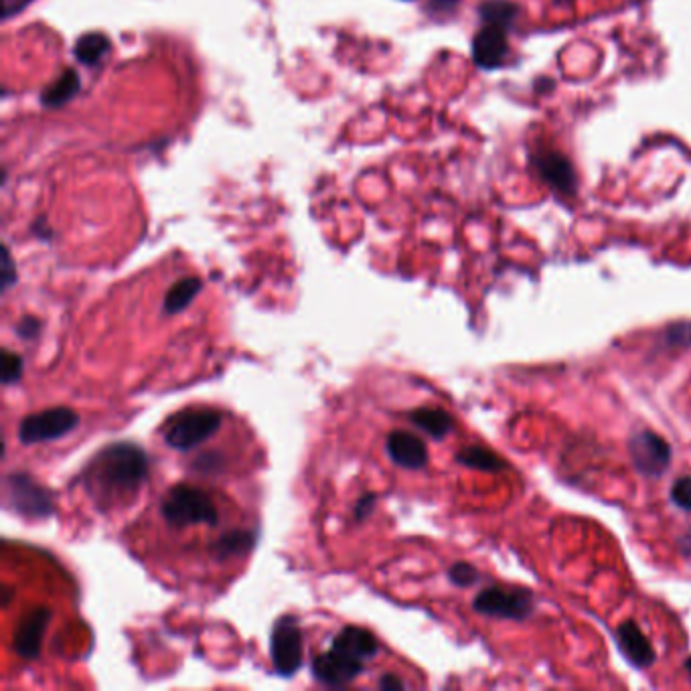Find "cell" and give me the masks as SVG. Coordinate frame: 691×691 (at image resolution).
Returning a JSON list of instances; mask_svg holds the SVG:
<instances>
[{
    "mask_svg": "<svg viewBox=\"0 0 691 691\" xmlns=\"http://www.w3.org/2000/svg\"><path fill=\"white\" fill-rule=\"evenodd\" d=\"M148 477L146 452L130 442L106 446L86 471V487L92 495L120 499L134 495Z\"/></svg>",
    "mask_w": 691,
    "mask_h": 691,
    "instance_id": "6da1fadb",
    "label": "cell"
},
{
    "mask_svg": "<svg viewBox=\"0 0 691 691\" xmlns=\"http://www.w3.org/2000/svg\"><path fill=\"white\" fill-rule=\"evenodd\" d=\"M161 513L165 521L175 527H187V525H199V523L217 525L219 521L215 503L209 497V493L191 485L173 487L161 503Z\"/></svg>",
    "mask_w": 691,
    "mask_h": 691,
    "instance_id": "7a4b0ae2",
    "label": "cell"
},
{
    "mask_svg": "<svg viewBox=\"0 0 691 691\" xmlns=\"http://www.w3.org/2000/svg\"><path fill=\"white\" fill-rule=\"evenodd\" d=\"M533 606L535 600L529 590L505 586H489L473 600V608L479 614L507 621H525L533 612Z\"/></svg>",
    "mask_w": 691,
    "mask_h": 691,
    "instance_id": "3957f363",
    "label": "cell"
},
{
    "mask_svg": "<svg viewBox=\"0 0 691 691\" xmlns=\"http://www.w3.org/2000/svg\"><path fill=\"white\" fill-rule=\"evenodd\" d=\"M223 424V416L215 410H189L173 418L165 432V442L175 450H191L209 440Z\"/></svg>",
    "mask_w": 691,
    "mask_h": 691,
    "instance_id": "277c9868",
    "label": "cell"
},
{
    "mask_svg": "<svg viewBox=\"0 0 691 691\" xmlns=\"http://www.w3.org/2000/svg\"><path fill=\"white\" fill-rule=\"evenodd\" d=\"M302 631L292 614L280 617L272 629L270 655L278 675L292 677L302 667Z\"/></svg>",
    "mask_w": 691,
    "mask_h": 691,
    "instance_id": "5b68a950",
    "label": "cell"
},
{
    "mask_svg": "<svg viewBox=\"0 0 691 691\" xmlns=\"http://www.w3.org/2000/svg\"><path fill=\"white\" fill-rule=\"evenodd\" d=\"M7 499L19 515L33 519H45L55 509L53 493L27 473H11L7 477Z\"/></svg>",
    "mask_w": 691,
    "mask_h": 691,
    "instance_id": "8992f818",
    "label": "cell"
},
{
    "mask_svg": "<svg viewBox=\"0 0 691 691\" xmlns=\"http://www.w3.org/2000/svg\"><path fill=\"white\" fill-rule=\"evenodd\" d=\"M80 424V416L71 408H49L27 416L19 424V438L23 444H39L63 438Z\"/></svg>",
    "mask_w": 691,
    "mask_h": 691,
    "instance_id": "52a82bcc",
    "label": "cell"
},
{
    "mask_svg": "<svg viewBox=\"0 0 691 691\" xmlns=\"http://www.w3.org/2000/svg\"><path fill=\"white\" fill-rule=\"evenodd\" d=\"M629 454L643 477H661L671 463V446L657 432L643 430L629 440Z\"/></svg>",
    "mask_w": 691,
    "mask_h": 691,
    "instance_id": "ba28073f",
    "label": "cell"
},
{
    "mask_svg": "<svg viewBox=\"0 0 691 691\" xmlns=\"http://www.w3.org/2000/svg\"><path fill=\"white\" fill-rule=\"evenodd\" d=\"M531 163L540 179L560 195L572 197L578 189L576 171L568 157L558 150H540L531 157Z\"/></svg>",
    "mask_w": 691,
    "mask_h": 691,
    "instance_id": "9c48e42d",
    "label": "cell"
},
{
    "mask_svg": "<svg viewBox=\"0 0 691 691\" xmlns=\"http://www.w3.org/2000/svg\"><path fill=\"white\" fill-rule=\"evenodd\" d=\"M507 27L483 23L473 39V61L481 69H497L503 65L509 53V39Z\"/></svg>",
    "mask_w": 691,
    "mask_h": 691,
    "instance_id": "30bf717a",
    "label": "cell"
},
{
    "mask_svg": "<svg viewBox=\"0 0 691 691\" xmlns=\"http://www.w3.org/2000/svg\"><path fill=\"white\" fill-rule=\"evenodd\" d=\"M51 621V612L47 608H37L29 612L19 625L15 633V653L25 659L33 661L41 653V641L45 635V627Z\"/></svg>",
    "mask_w": 691,
    "mask_h": 691,
    "instance_id": "8fae6325",
    "label": "cell"
},
{
    "mask_svg": "<svg viewBox=\"0 0 691 691\" xmlns=\"http://www.w3.org/2000/svg\"><path fill=\"white\" fill-rule=\"evenodd\" d=\"M331 651H335L337 655H341L343 659L351 663L363 665L367 659L375 657L377 641L367 629L349 625L337 633V637L333 639Z\"/></svg>",
    "mask_w": 691,
    "mask_h": 691,
    "instance_id": "7c38bea8",
    "label": "cell"
},
{
    "mask_svg": "<svg viewBox=\"0 0 691 691\" xmlns=\"http://www.w3.org/2000/svg\"><path fill=\"white\" fill-rule=\"evenodd\" d=\"M386 448L394 463L404 469L416 471V469L426 467L428 463L426 444L422 442V438H418L412 432H404V430L392 432L386 440Z\"/></svg>",
    "mask_w": 691,
    "mask_h": 691,
    "instance_id": "4fadbf2b",
    "label": "cell"
},
{
    "mask_svg": "<svg viewBox=\"0 0 691 691\" xmlns=\"http://www.w3.org/2000/svg\"><path fill=\"white\" fill-rule=\"evenodd\" d=\"M617 643L631 665L645 669L655 663V649L635 621H625L617 629Z\"/></svg>",
    "mask_w": 691,
    "mask_h": 691,
    "instance_id": "5bb4252c",
    "label": "cell"
},
{
    "mask_svg": "<svg viewBox=\"0 0 691 691\" xmlns=\"http://www.w3.org/2000/svg\"><path fill=\"white\" fill-rule=\"evenodd\" d=\"M361 671H363V665H355V663L339 657L331 649L313 661V675L321 683L333 685V687L353 681L357 675H361Z\"/></svg>",
    "mask_w": 691,
    "mask_h": 691,
    "instance_id": "9a60e30c",
    "label": "cell"
},
{
    "mask_svg": "<svg viewBox=\"0 0 691 691\" xmlns=\"http://www.w3.org/2000/svg\"><path fill=\"white\" fill-rule=\"evenodd\" d=\"M410 420L414 426H418L420 430H424L428 436L436 440H442L454 428L452 416L440 408H418L410 414Z\"/></svg>",
    "mask_w": 691,
    "mask_h": 691,
    "instance_id": "2e32d148",
    "label": "cell"
},
{
    "mask_svg": "<svg viewBox=\"0 0 691 691\" xmlns=\"http://www.w3.org/2000/svg\"><path fill=\"white\" fill-rule=\"evenodd\" d=\"M256 537H258L256 531H248V529L229 531V533L221 535L219 540L213 544V556L217 560L242 556L256 546Z\"/></svg>",
    "mask_w": 691,
    "mask_h": 691,
    "instance_id": "e0dca14e",
    "label": "cell"
},
{
    "mask_svg": "<svg viewBox=\"0 0 691 691\" xmlns=\"http://www.w3.org/2000/svg\"><path fill=\"white\" fill-rule=\"evenodd\" d=\"M456 460L460 465H465L469 469H477V471H483V473H499V471H505L507 469V463L505 460L491 452L489 448H483V446H467L460 450L456 454Z\"/></svg>",
    "mask_w": 691,
    "mask_h": 691,
    "instance_id": "ac0fdd59",
    "label": "cell"
},
{
    "mask_svg": "<svg viewBox=\"0 0 691 691\" xmlns=\"http://www.w3.org/2000/svg\"><path fill=\"white\" fill-rule=\"evenodd\" d=\"M82 84H80V75L78 71H73V69H67L65 73H61V78L43 92L41 100L45 106L49 108H57V106H63L67 104L73 96H78Z\"/></svg>",
    "mask_w": 691,
    "mask_h": 691,
    "instance_id": "d6986e66",
    "label": "cell"
},
{
    "mask_svg": "<svg viewBox=\"0 0 691 691\" xmlns=\"http://www.w3.org/2000/svg\"><path fill=\"white\" fill-rule=\"evenodd\" d=\"M201 286H203V282L195 276L183 278L177 284H173L165 296V313L177 315V313L185 311L187 306L191 304V300L201 292Z\"/></svg>",
    "mask_w": 691,
    "mask_h": 691,
    "instance_id": "ffe728a7",
    "label": "cell"
},
{
    "mask_svg": "<svg viewBox=\"0 0 691 691\" xmlns=\"http://www.w3.org/2000/svg\"><path fill=\"white\" fill-rule=\"evenodd\" d=\"M519 13L521 9L515 3H511V0H485V3L479 7V17L483 23L501 25L507 29L513 27Z\"/></svg>",
    "mask_w": 691,
    "mask_h": 691,
    "instance_id": "44dd1931",
    "label": "cell"
},
{
    "mask_svg": "<svg viewBox=\"0 0 691 691\" xmlns=\"http://www.w3.org/2000/svg\"><path fill=\"white\" fill-rule=\"evenodd\" d=\"M73 51L80 63L92 67V65H98L110 51V39L102 33H88L82 39H78Z\"/></svg>",
    "mask_w": 691,
    "mask_h": 691,
    "instance_id": "7402d4cb",
    "label": "cell"
},
{
    "mask_svg": "<svg viewBox=\"0 0 691 691\" xmlns=\"http://www.w3.org/2000/svg\"><path fill=\"white\" fill-rule=\"evenodd\" d=\"M663 341L669 349H691V323L681 321L665 329Z\"/></svg>",
    "mask_w": 691,
    "mask_h": 691,
    "instance_id": "603a6c76",
    "label": "cell"
},
{
    "mask_svg": "<svg viewBox=\"0 0 691 691\" xmlns=\"http://www.w3.org/2000/svg\"><path fill=\"white\" fill-rule=\"evenodd\" d=\"M0 365H3V383L5 386H13V383L21 381L23 377V357L5 349L3 355H0Z\"/></svg>",
    "mask_w": 691,
    "mask_h": 691,
    "instance_id": "cb8c5ba5",
    "label": "cell"
},
{
    "mask_svg": "<svg viewBox=\"0 0 691 691\" xmlns=\"http://www.w3.org/2000/svg\"><path fill=\"white\" fill-rule=\"evenodd\" d=\"M448 580L458 588H469V586L477 584L479 572L475 566H471L467 562H456L448 568Z\"/></svg>",
    "mask_w": 691,
    "mask_h": 691,
    "instance_id": "d4e9b609",
    "label": "cell"
},
{
    "mask_svg": "<svg viewBox=\"0 0 691 691\" xmlns=\"http://www.w3.org/2000/svg\"><path fill=\"white\" fill-rule=\"evenodd\" d=\"M671 501L691 513V477H679L671 487Z\"/></svg>",
    "mask_w": 691,
    "mask_h": 691,
    "instance_id": "484cf974",
    "label": "cell"
},
{
    "mask_svg": "<svg viewBox=\"0 0 691 691\" xmlns=\"http://www.w3.org/2000/svg\"><path fill=\"white\" fill-rule=\"evenodd\" d=\"M41 329H43V323H41L39 319H35V317H25V319H21V323L17 325L15 331H17V335H19L21 339L31 341V339L39 337Z\"/></svg>",
    "mask_w": 691,
    "mask_h": 691,
    "instance_id": "4316f807",
    "label": "cell"
},
{
    "mask_svg": "<svg viewBox=\"0 0 691 691\" xmlns=\"http://www.w3.org/2000/svg\"><path fill=\"white\" fill-rule=\"evenodd\" d=\"M15 282H17V270L13 266L11 252L5 248V252H3V288L9 290Z\"/></svg>",
    "mask_w": 691,
    "mask_h": 691,
    "instance_id": "83f0119b",
    "label": "cell"
},
{
    "mask_svg": "<svg viewBox=\"0 0 691 691\" xmlns=\"http://www.w3.org/2000/svg\"><path fill=\"white\" fill-rule=\"evenodd\" d=\"M375 507V495H363L355 505V519L363 521Z\"/></svg>",
    "mask_w": 691,
    "mask_h": 691,
    "instance_id": "f1b7e54d",
    "label": "cell"
},
{
    "mask_svg": "<svg viewBox=\"0 0 691 691\" xmlns=\"http://www.w3.org/2000/svg\"><path fill=\"white\" fill-rule=\"evenodd\" d=\"M31 0H3V19H9L17 13H21Z\"/></svg>",
    "mask_w": 691,
    "mask_h": 691,
    "instance_id": "f546056e",
    "label": "cell"
},
{
    "mask_svg": "<svg viewBox=\"0 0 691 691\" xmlns=\"http://www.w3.org/2000/svg\"><path fill=\"white\" fill-rule=\"evenodd\" d=\"M379 687L381 689H402L404 683L398 677H394V675H383L381 681H379Z\"/></svg>",
    "mask_w": 691,
    "mask_h": 691,
    "instance_id": "4dcf8cb0",
    "label": "cell"
},
{
    "mask_svg": "<svg viewBox=\"0 0 691 691\" xmlns=\"http://www.w3.org/2000/svg\"><path fill=\"white\" fill-rule=\"evenodd\" d=\"M458 5V0H430V7L436 11H452Z\"/></svg>",
    "mask_w": 691,
    "mask_h": 691,
    "instance_id": "1f68e13d",
    "label": "cell"
},
{
    "mask_svg": "<svg viewBox=\"0 0 691 691\" xmlns=\"http://www.w3.org/2000/svg\"><path fill=\"white\" fill-rule=\"evenodd\" d=\"M11 598H13V592H11V588H5V600H3V606H9Z\"/></svg>",
    "mask_w": 691,
    "mask_h": 691,
    "instance_id": "d6a6232c",
    "label": "cell"
},
{
    "mask_svg": "<svg viewBox=\"0 0 691 691\" xmlns=\"http://www.w3.org/2000/svg\"><path fill=\"white\" fill-rule=\"evenodd\" d=\"M685 669H687V673H689V677H691V657H687V661H685Z\"/></svg>",
    "mask_w": 691,
    "mask_h": 691,
    "instance_id": "836d02e7",
    "label": "cell"
},
{
    "mask_svg": "<svg viewBox=\"0 0 691 691\" xmlns=\"http://www.w3.org/2000/svg\"><path fill=\"white\" fill-rule=\"evenodd\" d=\"M556 3H562V5H566V3H572V0H556Z\"/></svg>",
    "mask_w": 691,
    "mask_h": 691,
    "instance_id": "e575fe53",
    "label": "cell"
}]
</instances>
